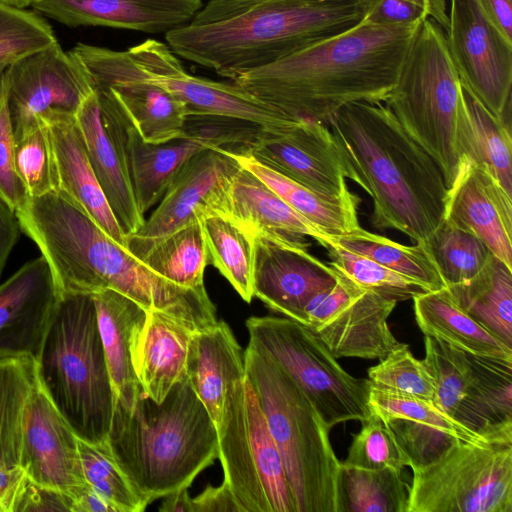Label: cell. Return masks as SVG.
Wrapping results in <instances>:
<instances>
[{"instance_id":"obj_8","label":"cell","mask_w":512,"mask_h":512,"mask_svg":"<svg viewBox=\"0 0 512 512\" xmlns=\"http://www.w3.org/2000/svg\"><path fill=\"white\" fill-rule=\"evenodd\" d=\"M461 78L448 50L445 31L421 22L397 83L384 102L403 129L440 167L447 189L459 166L455 122Z\"/></svg>"},{"instance_id":"obj_10","label":"cell","mask_w":512,"mask_h":512,"mask_svg":"<svg viewBox=\"0 0 512 512\" xmlns=\"http://www.w3.org/2000/svg\"><path fill=\"white\" fill-rule=\"evenodd\" d=\"M248 346L277 363L303 390L329 429L370 414L368 379L347 373L306 325L287 317L246 320Z\"/></svg>"},{"instance_id":"obj_52","label":"cell","mask_w":512,"mask_h":512,"mask_svg":"<svg viewBox=\"0 0 512 512\" xmlns=\"http://www.w3.org/2000/svg\"><path fill=\"white\" fill-rule=\"evenodd\" d=\"M193 512H240L235 498L223 481L217 487L208 486L192 498Z\"/></svg>"},{"instance_id":"obj_22","label":"cell","mask_w":512,"mask_h":512,"mask_svg":"<svg viewBox=\"0 0 512 512\" xmlns=\"http://www.w3.org/2000/svg\"><path fill=\"white\" fill-rule=\"evenodd\" d=\"M78 441L37 380L23 420L19 465L26 476L64 492L85 483Z\"/></svg>"},{"instance_id":"obj_47","label":"cell","mask_w":512,"mask_h":512,"mask_svg":"<svg viewBox=\"0 0 512 512\" xmlns=\"http://www.w3.org/2000/svg\"><path fill=\"white\" fill-rule=\"evenodd\" d=\"M340 463L345 467L369 470L411 466L410 459L400 448L392 431L373 412L362 421L361 429L352 435L347 457Z\"/></svg>"},{"instance_id":"obj_7","label":"cell","mask_w":512,"mask_h":512,"mask_svg":"<svg viewBox=\"0 0 512 512\" xmlns=\"http://www.w3.org/2000/svg\"><path fill=\"white\" fill-rule=\"evenodd\" d=\"M244 360L296 512H342L341 463L330 442V429L303 390L270 357L247 346Z\"/></svg>"},{"instance_id":"obj_56","label":"cell","mask_w":512,"mask_h":512,"mask_svg":"<svg viewBox=\"0 0 512 512\" xmlns=\"http://www.w3.org/2000/svg\"><path fill=\"white\" fill-rule=\"evenodd\" d=\"M494 26L512 41V0H477Z\"/></svg>"},{"instance_id":"obj_46","label":"cell","mask_w":512,"mask_h":512,"mask_svg":"<svg viewBox=\"0 0 512 512\" xmlns=\"http://www.w3.org/2000/svg\"><path fill=\"white\" fill-rule=\"evenodd\" d=\"M57 42L39 13L0 0V63L9 65Z\"/></svg>"},{"instance_id":"obj_11","label":"cell","mask_w":512,"mask_h":512,"mask_svg":"<svg viewBox=\"0 0 512 512\" xmlns=\"http://www.w3.org/2000/svg\"><path fill=\"white\" fill-rule=\"evenodd\" d=\"M412 471L407 512H512V440H458Z\"/></svg>"},{"instance_id":"obj_51","label":"cell","mask_w":512,"mask_h":512,"mask_svg":"<svg viewBox=\"0 0 512 512\" xmlns=\"http://www.w3.org/2000/svg\"><path fill=\"white\" fill-rule=\"evenodd\" d=\"M67 511L71 512L66 492L45 487L27 477L15 512Z\"/></svg>"},{"instance_id":"obj_12","label":"cell","mask_w":512,"mask_h":512,"mask_svg":"<svg viewBox=\"0 0 512 512\" xmlns=\"http://www.w3.org/2000/svg\"><path fill=\"white\" fill-rule=\"evenodd\" d=\"M3 81L15 141L52 116H75L95 90L79 56L58 42L9 64Z\"/></svg>"},{"instance_id":"obj_54","label":"cell","mask_w":512,"mask_h":512,"mask_svg":"<svg viewBox=\"0 0 512 512\" xmlns=\"http://www.w3.org/2000/svg\"><path fill=\"white\" fill-rule=\"evenodd\" d=\"M21 232L16 212L0 198V277Z\"/></svg>"},{"instance_id":"obj_6","label":"cell","mask_w":512,"mask_h":512,"mask_svg":"<svg viewBox=\"0 0 512 512\" xmlns=\"http://www.w3.org/2000/svg\"><path fill=\"white\" fill-rule=\"evenodd\" d=\"M36 363L40 388L85 442L106 441L115 396L92 294H64Z\"/></svg>"},{"instance_id":"obj_58","label":"cell","mask_w":512,"mask_h":512,"mask_svg":"<svg viewBox=\"0 0 512 512\" xmlns=\"http://www.w3.org/2000/svg\"><path fill=\"white\" fill-rule=\"evenodd\" d=\"M1 1H4V2L11 4L13 6H16V7L26 8V7H30L33 0H1Z\"/></svg>"},{"instance_id":"obj_44","label":"cell","mask_w":512,"mask_h":512,"mask_svg":"<svg viewBox=\"0 0 512 512\" xmlns=\"http://www.w3.org/2000/svg\"><path fill=\"white\" fill-rule=\"evenodd\" d=\"M80 461L85 481L116 512H142L148 506L117 464L107 441L92 444L79 439Z\"/></svg>"},{"instance_id":"obj_42","label":"cell","mask_w":512,"mask_h":512,"mask_svg":"<svg viewBox=\"0 0 512 512\" xmlns=\"http://www.w3.org/2000/svg\"><path fill=\"white\" fill-rule=\"evenodd\" d=\"M423 243L446 287L472 279L492 256L489 249L476 236L443 220Z\"/></svg>"},{"instance_id":"obj_34","label":"cell","mask_w":512,"mask_h":512,"mask_svg":"<svg viewBox=\"0 0 512 512\" xmlns=\"http://www.w3.org/2000/svg\"><path fill=\"white\" fill-rule=\"evenodd\" d=\"M231 152L242 167L327 235L340 236L361 227L357 212L360 199L355 194L346 198L321 195L262 164L241 149Z\"/></svg>"},{"instance_id":"obj_26","label":"cell","mask_w":512,"mask_h":512,"mask_svg":"<svg viewBox=\"0 0 512 512\" xmlns=\"http://www.w3.org/2000/svg\"><path fill=\"white\" fill-rule=\"evenodd\" d=\"M396 304L354 284L329 315L309 328L337 359H382L400 343L388 325Z\"/></svg>"},{"instance_id":"obj_25","label":"cell","mask_w":512,"mask_h":512,"mask_svg":"<svg viewBox=\"0 0 512 512\" xmlns=\"http://www.w3.org/2000/svg\"><path fill=\"white\" fill-rule=\"evenodd\" d=\"M221 131L187 129V136L183 138L150 143L142 139L127 116L129 174L136 204L142 215L162 199L182 166L194 154L215 146L226 147L229 142L242 141L239 135Z\"/></svg>"},{"instance_id":"obj_20","label":"cell","mask_w":512,"mask_h":512,"mask_svg":"<svg viewBox=\"0 0 512 512\" xmlns=\"http://www.w3.org/2000/svg\"><path fill=\"white\" fill-rule=\"evenodd\" d=\"M62 296L43 256L0 284V360L37 361Z\"/></svg>"},{"instance_id":"obj_5","label":"cell","mask_w":512,"mask_h":512,"mask_svg":"<svg viewBox=\"0 0 512 512\" xmlns=\"http://www.w3.org/2000/svg\"><path fill=\"white\" fill-rule=\"evenodd\" d=\"M106 441L148 505L189 488L218 458L216 427L186 377L160 403L144 393L129 410L115 401Z\"/></svg>"},{"instance_id":"obj_38","label":"cell","mask_w":512,"mask_h":512,"mask_svg":"<svg viewBox=\"0 0 512 512\" xmlns=\"http://www.w3.org/2000/svg\"><path fill=\"white\" fill-rule=\"evenodd\" d=\"M141 261L158 276L183 288L204 286L210 264L200 219L177 229L152 247Z\"/></svg>"},{"instance_id":"obj_43","label":"cell","mask_w":512,"mask_h":512,"mask_svg":"<svg viewBox=\"0 0 512 512\" xmlns=\"http://www.w3.org/2000/svg\"><path fill=\"white\" fill-rule=\"evenodd\" d=\"M325 248L330 258L328 264L362 289L397 302L431 291L421 283L334 242L327 241Z\"/></svg>"},{"instance_id":"obj_32","label":"cell","mask_w":512,"mask_h":512,"mask_svg":"<svg viewBox=\"0 0 512 512\" xmlns=\"http://www.w3.org/2000/svg\"><path fill=\"white\" fill-rule=\"evenodd\" d=\"M458 160L484 167L512 197V139L510 125L494 117L461 80L455 122Z\"/></svg>"},{"instance_id":"obj_3","label":"cell","mask_w":512,"mask_h":512,"mask_svg":"<svg viewBox=\"0 0 512 512\" xmlns=\"http://www.w3.org/2000/svg\"><path fill=\"white\" fill-rule=\"evenodd\" d=\"M363 20L357 0H209L165 39L177 56L234 81Z\"/></svg>"},{"instance_id":"obj_4","label":"cell","mask_w":512,"mask_h":512,"mask_svg":"<svg viewBox=\"0 0 512 512\" xmlns=\"http://www.w3.org/2000/svg\"><path fill=\"white\" fill-rule=\"evenodd\" d=\"M350 172L373 201V225L424 242L443 220L446 183L434 159L384 102L356 101L330 119Z\"/></svg>"},{"instance_id":"obj_36","label":"cell","mask_w":512,"mask_h":512,"mask_svg":"<svg viewBox=\"0 0 512 512\" xmlns=\"http://www.w3.org/2000/svg\"><path fill=\"white\" fill-rule=\"evenodd\" d=\"M209 262L250 303L254 297V236L231 218L220 214L199 217Z\"/></svg>"},{"instance_id":"obj_28","label":"cell","mask_w":512,"mask_h":512,"mask_svg":"<svg viewBox=\"0 0 512 512\" xmlns=\"http://www.w3.org/2000/svg\"><path fill=\"white\" fill-rule=\"evenodd\" d=\"M75 116L55 115L43 123L54 152L58 191L87 213L111 238L127 248V236L97 180Z\"/></svg>"},{"instance_id":"obj_33","label":"cell","mask_w":512,"mask_h":512,"mask_svg":"<svg viewBox=\"0 0 512 512\" xmlns=\"http://www.w3.org/2000/svg\"><path fill=\"white\" fill-rule=\"evenodd\" d=\"M413 309L426 336L474 356L512 361V347L469 316L447 287L414 297Z\"/></svg>"},{"instance_id":"obj_21","label":"cell","mask_w":512,"mask_h":512,"mask_svg":"<svg viewBox=\"0 0 512 512\" xmlns=\"http://www.w3.org/2000/svg\"><path fill=\"white\" fill-rule=\"evenodd\" d=\"M443 221L476 236L512 268V197L484 167L459 160L447 189Z\"/></svg>"},{"instance_id":"obj_29","label":"cell","mask_w":512,"mask_h":512,"mask_svg":"<svg viewBox=\"0 0 512 512\" xmlns=\"http://www.w3.org/2000/svg\"><path fill=\"white\" fill-rule=\"evenodd\" d=\"M193 331L179 320L147 311L132 343V362L142 391L160 403L186 377V359Z\"/></svg>"},{"instance_id":"obj_48","label":"cell","mask_w":512,"mask_h":512,"mask_svg":"<svg viewBox=\"0 0 512 512\" xmlns=\"http://www.w3.org/2000/svg\"><path fill=\"white\" fill-rule=\"evenodd\" d=\"M15 168L28 197L58 191L55 157L45 125L16 141Z\"/></svg>"},{"instance_id":"obj_53","label":"cell","mask_w":512,"mask_h":512,"mask_svg":"<svg viewBox=\"0 0 512 512\" xmlns=\"http://www.w3.org/2000/svg\"><path fill=\"white\" fill-rule=\"evenodd\" d=\"M26 480L20 466L0 467V512H15Z\"/></svg>"},{"instance_id":"obj_35","label":"cell","mask_w":512,"mask_h":512,"mask_svg":"<svg viewBox=\"0 0 512 512\" xmlns=\"http://www.w3.org/2000/svg\"><path fill=\"white\" fill-rule=\"evenodd\" d=\"M447 288L469 316L512 347V268L492 255L472 279Z\"/></svg>"},{"instance_id":"obj_30","label":"cell","mask_w":512,"mask_h":512,"mask_svg":"<svg viewBox=\"0 0 512 512\" xmlns=\"http://www.w3.org/2000/svg\"><path fill=\"white\" fill-rule=\"evenodd\" d=\"M186 378L217 427L229 390L246 378L244 352L227 323L193 333Z\"/></svg>"},{"instance_id":"obj_9","label":"cell","mask_w":512,"mask_h":512,"mask_svg":"<svg viewBox=\"0 0 512 512\" xmlns=\"http://www.w3.org/2000/svg\"><path fill=\"white\" fill-rule=\"evenodd\" d=\"M216 430L223 481L240 512H296L280 453L247 378L229 390Z\"/></svg>"},{"instance_id":"obj_37","label":"cell","mask_w":512,"mask_h":512,"mask_svg":"<svg viewBox=\"0 0 512 512\" xmlns=\"http://www.w3.org/2000/svg\"><path fill=\"white\" fill-rule=\"evenodd\" d=\"M367 257L384 267L411 278L429 290L446 287L436 264L423 242L407 246L359 228L353 232L329 236L326 240ZM326 247V246H325Z\"/></svg>"},{"instance_id":"obj_24","label":"cell","mask_w":512,"mask_h":512,"mask_svg":"<svg viewBox=\"0 0 512 512\" xmlns=\"http://www.w3.org/2000/svg\"><path fill=\"white\" fill-rule=\"evenodd\" d=\"M201 0H33L39 14L70 27L103 26L149 34L168 33L202 8Z\"/></svg>"},{"instance_id":"obj_17","label":"cell","mask_w":512,"mask_h":512,"mask_svg":"<svg viewBox=\"0 0 512 512\" xmlns=\"http://www.w3.org/2000/svg\"><path fill=\"white\" fill-rule=\"evenodd\" d=\"M257 161L324 196L346 198L353 193L350 172L329 127L311 120L259 128L241 149Z\"/></svg>"},{"instance_id":"obj_55","label":"cell","mask_w":512,"mask_h":512,"mask_svg":"<svg viewBox=\"0 0 512 512\" xmlns=\"http://www.w3.org/2000/svg\"><path fill=\"white\" fill-rule=\"evenodd\" d=\"M71 506V512H116L87 482L66 491Z\"/></svg>"},{"instance_id":"obj_31","label":"cell","mask_w":512,"mask_h":512,"mask_svg":"<svg viewBox=\"0 0 512 512\" xmlns=\"http://www.w3.org/2000/svg\"><path fill=\"white\" fill-rule=\"evenodd\" d=\"M92 296L115 401L129 410L144 393L134 371L131 349L147 311L113 289H104Z\"/></svg>"},{"instance_id":"obj_57","label":"cell","mask_w":512,"mask_h":512,"mask_svg":"<svg viewBox=\"0 0 512 512\" xmlns=\"http://www.w3.org/2000/svg\"><path fill=\"white\" fill-rule=\"evenodd\" d=\"M161 512H193L192 498L189 496L188 488L174 491L164 497L159 507Z\"/></svg>"},{"instance_id":"obj_27","label":"cell","mask_w":512,"mask_h":512,"mask_svg":"<svg viewBox=\"0 0 512 512\" xmlns=\"http://www.w3.org/2000/svg\"><path fill=\"white\" fill-rule=\"evenodd\" d=\"M219 214L252 235L300 242L310 237L324 248L329 237L241 165L231 177Z\"/></svg>"},{"instance_id":"obj_18","label":"cell","mask_w":512,"mask_h":512,"mask_svg":"<svg viewBox=\"0 0 512 512\" xmlns=\"http://www.w3.org/2000/svg\"><path fill=\"white\" fill-rule=\"evenodd\" d=\"M75 117L108 204L125 235L133 234L145 220L137 207L129 174L127 114L108 89L95 87Z\"/></svg>"},{"instance_id":"obj_14","label":"cell","mask_w":512,"mask_h":512,"mask_svg":"<svg viewBox=\"0 0 512 512\" xmlns=\"http://www.w3.org/2000/svg\"><path fill=\"white\" fill-rule=\"evenodd\" d=\"M85 64L95 87L108 89L142 139L164 143L187 136V109L167 89L153 82L126 51L78 43L72 49Z\"/></svg>"},{"instance_id":"obj_40","label":"cell","mask_w":512,"mask_h":512,"mask_svg":"<svg viewBox=\"0 0 512 512\" xmlns=\"http://www.w3.org/2000/svg\"><path fill=\"white\" fill-rule=\"evenodd\" d=\"M403 469L376 470L341 465L342 512H407L410 485Z\"/></svg>"},{"instance_id":"obj_16","label":"cell","mask_w":512,"mask_h":512,"mask_svg":"<svg viewBox=\"0 0 512 512\" xmlns=\"http://www.w3.org/2000/svg\"><path fill=\"white\" fill-rule=\"evenodd\" d=\"M240 164L228 147L215 146L194 154L171 182L159 205L133 234L129 252L141 259L159 241L208 214H219L233 174Z\"/></svg>"},{"instance_id":"obj_23","label":"cell","mask_w":512,"mask_h":512,"mask_svg":"<svg viewBox=\"0 0 512 512\" xmlns=\"http://www.w3.org/2000/svg\"><path fill=\"white\" fill-rule=\"evenodd\" d=\"M368 406L392 431L411 469L435 460L454 442L485 438L426 400L369 387Z\"/></svg>"},{"instance_id":"obj_1","label":"cell","mask_w":512,"mask_h":512,"mask_svg":"<svg viewBox=\"0 0 512 512\" xmlns=\"http://www.w3.org/2000/svg\"><path fill=\"white\" fill-rule=\"evenodd\" d=\"M16 215L62 295L113 289L146 311L165 313L193 331L217 322L205 286L183 288L158 276L60 191L28 197Z\"/></svg>"},{"instance_id":"obj_45","label":"cell","mask_w":512,"mask_h":512,"mask_svg":"<svg viewBox=\"0 0 512 512\" xmlns=\"http://www.w3.org/2000/svg\"><path fill=\"white\" fill-rule=\"evenodd\" d=\"M367 379L372 388L417 397L435 404L434 380L423 360L416 359L407 344L399 343L379 359L376 365L369 368Z\"/></svg>"},{"instance_id":"obj_13","label":"cell","mask_w":512,"mask_h":512,"mask_svg":"<svg viewBox=\"0 0 512 512\" xmlns=\"http://www.w3.org/2000/svg\"><path fill=\"white\" fill-rule=\"evenodd\" d=\"M448 19L446 42L462 82L494 117L510 125L512 41L477 0H450Z\"/></svg>"},{"instance_id":"obj_41","label":"cell","mask_w":512,"mask_h":512,"mask_svg":"<svg viewBox=\"0 0 512 512\" xmlns=\"http://www.w3.org/2000/svg\"><path fill=\"white\" fill-rule=\"evenodd\" d=\"M424 364L436 387L435 404L455 419L476 376V356L425 336Z\"/></svg>"},{"instance_id":"obj_49","label":"cell","mask_w":512,"mask_h":512,"mask_svg":"<svg viewBox=\"0 0 512 512\" xmlns=\"http://www.w3.org/2000/svg\"><path fill=\"white\" fill-rule=\"evenodd\" d=\"M364 12L363 22L375 25H406L426 19L445 32L448 27L446 0H357Z\"/></svg>"},{"instance_id":"obj_39","label":"cell","mask_w":512,"mask_h":512,"mask_svg":"<svg viewBox=\"0 0 512 512\" xmlns=\"http://www.w3.org/2000/svg\"><path fill=\"white\" fill-rule=\"evenodd\" d=\"M36 384L34 360H0V467L20 466L24 412Z\"/></svg>"},{"instance_id":"obj_50","label":"cell","mask_w":512,"mask_h":512,"mask_svg":"<svg viewBox=\"0 0 512 512\" xmlns=\"http://www.w3.org/2000/svg\"><path fill=\"white\" fill-rule=\"evenodd\" d=\"M15 144L2 76L0 82V198L16 212L26 203L28 195L16 172Z\"/></svg>"},{"instance_id":"obj_19","label":"cell","mask_w":512,"mask_h":512,"mask_svg":"<svg viewBox=\"0 0 512 512\" xmlns=\"http://www.w3.org/2000/svg\"><path fill=\"white\" fill-rule=\"evenodd\" d=\"M254 236V297L306 325L304 308L337 281L336 271L308 252L309 241Z\"/></svg>"},{"instance_id":"obj_15","label":"cell","mask_w":512,"mask_h":512,"mask_svg":"<svg viewBox=\"0 0 512 512\" xmlns=\"http://www.w3.org/2000/svg\"><path fill=\"white\" fill-rule=\"evenodd\" d=\"M148 77L183 102L189 116L230 118L274 129L292 125L293 120L278 109L240 87L187 72L165 43L147 39L128 49Z\"/></svg>"},{"instance_id":"obj_59","label":"cell","mask_w":512,"mask_h":512,"mask_svg":"<svg viewBox=\"0 0 512 512\" xmlns=\"http://www.w3.org/2000/svg\"><path fill=\"white\" fill-rule=\"evenodd\" d=\"M7 66H8L7 64L0 63V82H1V78L6 70Z\"/></svg>"},{"instance_id":"obj_2","label":"cell","mask_w":512,"mask_h":512,"mask_svg":"<svg viewBox=\"0 0 512 512\" xmlns=\"http://www.w3.org/2000/svg\"><path fill=\"white\" fill-rule=\"evenodd\" d=\"M420 24L362 22L233 82L293 120L327 125L348 103L388 99Z\"/></svg>"}]
</instances>
